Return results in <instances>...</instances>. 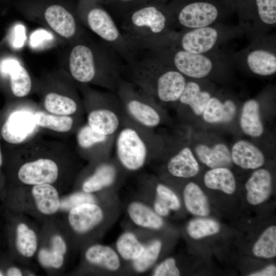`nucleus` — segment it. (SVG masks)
<instances>
[{"mask_svg": "<svg viewBox=\"0 0 276 276\" xmlns=\"http://www.w3.org/2000/svg\"><path fill=\"white\" fill-rule=\"evenodd\" d=\"M121 57L107 45L83 38L71 43L66 64L78 82L98 85L116 93L123 79Z\"/></svg>", "mask_w": 276, "mask_h": 276, "instance_id": "nucleus-1", "label": "nucleus"}, {"mask_svg": "<svg viewBox=\"0 0 276 276\" xmlns=\"http://www.w3.org/2000/svg\"><path fill=\"white\" fill-rule=\"evenodd\" d=\"M129 81L158 103H176L187 78L147 50L126 62Z\"/></svg>", "mask_w": 276, "mask_h": 276, "instance_id": "nucleus-2", "label": "nucleus"}, {"mask_svg": "<svg viewBox=\"0 0 276 276\" xmlns=\"http://www.w3.org/2000/svg\"><path fill=\"white\" fill-rule=\"evenodd\" d=\"M120 29L140 52L173 43L178 31L168 7L151 4L133 9L123 17Z\"/></svg>", "mask_w": 276, "mask_h": 276, "instance_id": "nucleus-3", "label": "nucleus"}, {"mask_svg": "<svg viewBox=\"0 0 276 276\" xmlns=\"http://www.w3.org/2000/svg\"><path fill=\"white\" fill-rule=\"evenodd\" d=\"M163 146L153 130L139 125L126 114L115 135L113 149L117 163L125 170L135 172L159 154Z\"/></svg>", "mask_w": 276, "mask_h": 276, "instance_id": "nucleus-4", "label": "nucleus"}, {"mask_svg": "<svg viewBox=\"0 0 276 276\" xmlns=\"http://www.w3.org/2000/svg\"><path fill=\"white\" fill-rule=\"evenodd\" d=\"M147 50L187 79L193 80H202L216 73L228 72L235 66L231 55L221 50L195 54L173 44Z\"/></svg>", "mask_w": 276, "mask_h": 276, "instance_id": "nucleus-5", "label": "nucleus"}, {"mask_svg": "<svg viewBox=\"0 0 276 276\" xmlns=\"http://www.w3.org/2000/svg\"><path fill=\"white\" fill-rule=\"evenodd\" d=\"M22 12L39 19L54 33L71 43L84 37L81 23L64 2L60 0H22Z\"/></svg>", "mask_w": 276, "mask_h": 276, "instance_id": "nucleus-6", "label": "nucleus"}, {"mask_svg": "<svg viewBox=\"0 0 276 276\" xmlns=\"http://www.w3.org/2000/svg\"><path fill=\"white\" fill-rule=\"evenodd\" d=\"M77 15L81 23L98 36L126 62L132 59L139 51L124 36L110 14L94 5H80Z\"/></svg>", "mask_w": 276, "mask_h": 276, "instance_id": "nucleus-7", "label": "nucleus"}, {"mask_svg": "<svg viewBox=\"0 0 276 276\" xmlns=\"http://www.w3.org/2000/svg\"><path fill=\"white\" fill-rule=\"evenodd\" d=\"M169 9L178 31L223 23L235 10L230 0H185Z\"/></svg>", "mask_w": 276, "mask_h": 276, "instance_id": "nucleus-8", "label": "nucleus"}, {"mask_svg": "<svg viewBox=\"0 0 276 276\" xmlns=\"http://www.w3.org/2000/svg\"><path fill=\"white\" fill-rule=\"evenodd\" d=\"M116 94L125 114L139 125L154 130L163 123L159 103L129 81L123 79Z\"/></svg>", "mask_w": 276, "mask_h": 276, "instance_id": "nucleus-9", "label": "nucleus"}, {"mask_svg": "<svg viewBox=\"0 0 276 276\" xmlns=\"http://www.w3.org/2000/svg\"><path fill=\"white\" fill-rule=\"evenodd\" d=\"M243 34L239 25L218 23L178 31L172 44L188 52L204 54L220 50V45Z\"/></svg>", "mask_w": 276, "mask_h": 276, "instance_id": "nucleus-10", "label": "nucleus"}, {"mask_svg": "<svg viewBox=\"0 0 276 276\" xmlns=\"http://www.w3.org/2000/svg\"><path fill=\"white\" fill-rule=\"evenodd\" d=\"M85 97L94 107L88 111L87 124L99 133L116 135L126 114L116 93L87 91Z\"/></svg>", "mask_w": 276, "mask_h": 276, "instance_id": "nucleus-11", "label": "nucleus"}, {"mask_svg": "<svg viewBox=\"0 0 276 276\" xmlns=\"http://www.w3.org/2000/svg\"><path fill=\"white\" fill-rule=\"evenodd\" d=\"M231 56L235 65H242L255 75H273L276 73L275 38L267 34L255 38L246 48Z\"/></svg>", "mask_w": 276, "mask_h": 276, "instance_id": "nucleus-12", "label": "nucleus"}, {"mask_svg": "<svg viewBox=\"0 0 276 276\" xmlns=\"http://www.w3.org/2000/svg\"><path fill=\"white\" fill-rule=\"evenodd\" d=\"M239 25L251 39L267 35L276 26V0H244L236 4Z\"/></svg>", "mask_w": 276, "mask_h": 276, "instance_id": "nucleus-13", "label": "nucleus"}, {"mask_svg": "<svg viewBox=\"0 0 276 276\" xmlns=\"http://www.w3.org/2000/svg\"><path fill=\"white\" fill-rule=\"evenodd\" d=\"M59 168L56 163L49 158H39L23 164L18 169L19 180L27 185L52 184L58 178Z\"/></svg>", "mask_w": 276, "mask_h": 276, "instance_id": "nucleus-14", "label": "nucleus"}, {"mask_svg": "<svg viewBox=\"0 0 276 276\" xmlns=\"http://www.w3.org/2000/svg\"><path fill=\"white\" fill-rule=\"evenodd\" d=\"M37 126L33 114L24 111L12 113L1 129L3 138L7 142L17 144L24 142L33 134Z\"/></svg>", "mask_w": 276, "mask_h": 276, "instance_id": "nucleus-15", "label": "nucleus"}, {"mask_svg": "<svg viewBox=\"0 0 276 276\" xmlns=\"http://www.w3.org/2000/svg\"><path fill=\"white\" fill-rule=\"evenodd\" d=\"M7 217V231L11 251H15L26 258L32 257L38 246L35 232L25 223H15L8 213Z\"/></svg>", "mask_w": 276, "mask_h": 276, "instance_id": "nucleus-16", "label": "nucleus"}, {"mask_svg": "<svg viewBox=\"0 0 276 276\" xmlns=\"http://www.w3.org/2000/svg\"><path fill=\"white\" fill-rule=\"evenodd\" d=\"M102 208L95 202H86L76 206L70 210L68 222L71 228L78 234L87 233L103 220Z\"/></svg>", "mask_w": 276, "mask_h": 276, "instance_id": "nucleus-17", "label": "nucleus"}, {"mask_svg": "<svg viewBox=\"0 0 276 276\" xmlns=\"http://www.w3.org/2000/svg\"><path fill=\"white\" fill-rule=\"evenodd\" d=\"M231 154L232 163L243 169L255 170L265 163L262 151L249 141L241 140L232 147Z\"/></svg>", "mask_w": 276, "mask_h": 276, "instance_id": "nucleus-18", "label": "nucleus"}, {"mask_svg": "<svg viewBox=\"0 0 276 276\" xmlns=\"http://www.w3.org/2000/svg\"><path fill=\"white\" fill-rule=\"evenodd\" d=\"M169 174L180 178L194 177L199 172V165L188 146H183L172 155L167 163Z\"/></svg>", "mask_w": 276, "mask_h": 276, "instance_id": "nucleus-19", "label": "nucleus"}, {"mask_svg": "<svg viewBox=\"0 0 276 276\" xmlns=\"http://www.w3.org/2000/svg\"><path fill=\"white\" fill-rule=\"evenodd\" d=\"M247 202L253 205L265 201L270 196L272 189V178L265 169H257L252 173L245 184Z\"/></svg>", "mask_w": 276, "mask_h": 276, "instance_id": "nucleus-20", "label": "nucleus"}, {"mask_svg": "<svg viewBox=\"0 0 276 276\" xmlns=\"http://www.w3.org/2000/svg\"><path fill=\"white\" fill-rule=\"evenodd\" d=\"M2 73L10 77L13 94L19 98L27 96L32 88V80L27 70L15 59L5 60L1 66Z\"/></svg>", "mask_w": 276, "mask_h": 276, "instance_id": "nucleus-21", "label": "nucleus"}, {"mask_svg": "<svg viewBox=\"0 0 276 276\" xmlns=\"http://www.w3.org/2000/svg\"><path fill=\"white\" fill-rule=\"evenodd\" d=\"M118 175V170L115 163L109 159L104 160L84 180L82 189L87 193L98 192L113 185Z\"/></svg>", "mask_w": 276, "mask_h": 276, "instance_id": "nucleus-22", "label": "nucleus"}, {"mask_svg": "<svg viewBox=\"0 0 276 276\" xmlns=\"http://www.w3.org/2000/svg\"><path fill=\"white\" fill-rule=\"evenodd\" d=\"M195 153L201 163L210 169L227 167L232 164L231 150L222 143L210 147L199 144L195 147Z\"/></svg>", "mask_w": 276, "mask_h": 276, "instance_id": "nucleus-23", "label": "nucleus"}, {"mask_svg": "<svg viewBox=\"0 0 276 276\" xmlns=\"http://www.w3.org/2000/svg\"><path fill=\"white\" fill-rule=\"evenodd\" d=\"M115 135H106L98 133L87 124L81 127L76 135L79 147L83 150L98 148L106 157L113 149Z\"/></svg>", "mask_w": 276, "mask_h": 276, "instance_id": "nucleus-24", "label": "nucleus"}, {"mask_svg": "<svg viewBox=\"0 0 276 276\" xmlns=\"http://www.w3.org/2000/svg\"><path fill=\"white\" fill-rule=\"evenodd\" d=\"M237 106L231 99L222 101L216 97H211L202 113L204 121L210 124L231 122L236 113Z\"/></svg>", "mask_w": 276, "mask_h": 276, "instance_id": "nucleus-25", "label": "nucleus"}, {"mask_svg": "<svg viewBox=\"0 0 276 276\" xmlns=\"http://www.w3.org/2000/svg\"><path fill=\"white\" fill-rule=\"evenodd\" d=\"M212 97L210 93L203 89L195 80H187L183 90L176 103L188 106L196 116L202 115L203 110Z\"/></svg>", "mask_w": 276, "mask_h": 276, "instance_id": "nucleus-26", "label": "nucleus"}, {"mask_svg": "<svg viewBox=\"0 0 276 276\" xmlns=\"http://www.w3.org/2000/svg\"><path fill=\"white\" fill-rule=\"evenodd\" d=\"M31 194L36 208L42 214L52 215L60 209L58 192L51 184L34 185L32 188Z\"/></svg>", "mask_w": 276, "mask_h": 276, "instance_id": "nucleus-27", "label": "nucleus"}, {"mask_svg": "<svg viewBox=\"0 0 276 276\" xmlns=\"http://www.w3.org/2000/svg\"><path fill=\"white\" fill-rule=\"evenodd\" d=\"M239 124L242 131L249 136L258 137L262 135L264 126L261 118L259 104L256 100L249 99L244 102Z\"/></svg>", "mask_w": 276, "mask_h": 276, "instance_id": "nucleus-28", "label": "nucleus"}, {"mask_svg": "<svg viewBox=\"0 0 276 276\" xmlns=\"http://www.w3.org/2000/svg\"><path fill=\"white\" fill-rule=\"evenodd\" d=\"M205 186L209 189L219 190L231 195L236 190V181L234 174L227 167L210 169L203 177Z\"/></svg>", "mask_w": 276, "mask_h": 276, "instance_id": "nucleus-29", "label": "nucleus"}, {"mask_svg": "<svg viewBox=\"0 0 276 276\" xmlns=\"http://www.w3.org/2000/svg\"><path fill=\"white\" fill-rule=\"evenodd\" d=\"M89 263L114 271L120 267V260L117 253L110 246L96 244L90 246L85 254Z\"/></svg>", "mask_w": 276, "mask_h": 276, "instance_id": "nucleus-30", "label": "nucleus"}, {"mask_svg": "<svg viewBox=\"0 0 276 276\" xmlns=\"http://www.w3.org/2000/svg\"><path fill=\"white\" fill-rule=\"evenodd\" d=\"M183 201L187 211L192 215L204 217L210 213L208 198L195 182L188 183L183 190Z\"/></svg>", "mask_w": 276, "mask_h": 276, "instance_id": "nucleus-31", "label": "nucleus"}, {"mask_svg": "<svg viewBox=\"0 0 276 276\" xmlns=\"http://www.w3.org/2000/svg\"><path fill=\"white\" fill-rule=\"evenodd\" d=\"M127 212L132 222L142 227L158 229L164 224L161 216L143 203L136 201L130 203Z\"/></svg>", "mask_w": 276, "mask_h": 276, "instance_id": "nucleus-32", "label": "nucleus"}, {"mask_svg": "<svg viewBox=\"0 0 276 276\" xmlns=\"http://www.w3.org/2000/svg\"><path fill=\"white\" fill-rule=\"evenodd\" d=\"M43 104L49 113L58 116H70L75 113L78 109L77 101L73 96L55 91L46 94Z\"/></svg>", "mask_w": 276, "mask_h": 276, "instance_id": "nucleus-33", "label": "nucleus"}, {"mask_svg": "<svg viewBox=\"0 0 276 276\" xmlns=\"http://www.w3.org/2000/svg\"><path fill=\"white\" fill-rule=\"evenodd\" d=\"M155 194L153 210L160 216H167L170 211H176L180 208V202L178 196L164 184L158 183L156 185Z\"/></svg>", "mask_w": 276, "mask_h": 276, "instance_id": "nucleus-34", "label": "nucleus"}, {"mask_svg": "<svg viewBox=\"0 0 276 276\" xmlns=\"http://www.w3.org/2000/svg\"><path fill=\"white\" fill-rule=\"evenodd\" d=\"M36 125L58 132H66L73 128L74 119L71 116H58L37 111L34 114Z\"/></svg>", "mask_w": 276, "mask_h": 276, "instance_id": "nucleus-35", "label": "nucleus"}, {"mask_svg": "<svg viewBox=\"0 0 276 276\" xmlns=\"http://www.w3.org/2000/svg\"><path fill=\"white\" fill-rule=\"evenodd\" d=\"M116 247L119 255L125 260L134 261L144 250V246L132 233L122 234L116 242Z\"/></svg>", "mask_w": 276, "mask_h": 276, "instance_id": "nucleus-36", "label": "nucleus"}, {"mask_svg": "<svg viewBox=\"0 0 276 276\" xmlns=\"http://www.w3.org/2000/svg\"><path fill=\"white\" fill-rule=\"evenodd\" d=\"M257 257L270 259L276 256V226L267 227L252 247Z\"/></svg>", "mask_w": 276, "mask_h": 276, "instance_id": "nucleus-37", "label": "nucleus"}, {"mask_svg": "<svg viewBox=\"0 0 276 276\" xmlns=\"http://www.w3.org/2000/svg\"><path fill=\"white\" fill-rule=\"evenodd\" d=\"M220 230L218 222L210 218H199L190 221L187 232L190 237L200 239L217 234Z\"/></svg>", "mask_w": 276, "mask_h": 276, "instance_id": "nucleus-38", "label": "nucleus"}, {"mask_svg": "<svg viewBox=\"0 0 276 276\" xmlns=\"http://www.w3.org/2000/svg\"><path fill=\"white\" fill-rule=\"evenodd\" d=\"M162 243L158 240L151 242L140 256L133 261L134 269L137 272H144L151 267L158 258L161 251Z\"/></svg>", "mask_w": 276, "mask_h": 276, "instance_id": "nucleus-39", "label": "nucleus"}, {"mask_svg": "<svg viewBox=\"0 0 276 276\" xmlns=\"http://www.w3.org/2000/svg\"><path fill=\"white\" fill-rule=\"evenodd\" d=\"M39 262L43 266L59 268L63 264L64 255L53 251L51 248L41 249L38 255Z\"/></svg>", "mask_w": 276, "mask_h": 276, "instance_id": "nucleus-40", "label": "nucleus"}, {"mask_svg": "<svg viewBox=\"0 0 276 276\" xmlns=\"http://www.w3.org/2000/svg\"><path fill=\"white\" fill-rule=\"evenodd\" d=\"M86 202H96L91 193L79 192L74 193L60 201V209L70 210L73 208Z\"/></svg>", "mask_w": 276, "mask_h": 276, "instance_id": "nucleus-41", "label": "nucleus"}, {"mask_svg": "<svg viewBox=\"0 0 276 276\" xmlns=\"http://www.w3.org/2000/svg\"><path fill=\"white\" fill-rule=\"evenodd\" d=\"M180 271L173 258H168L161 262L155 269L153 275L154 276H178Z\"/></svg>", "mask_w": 276, "mask_h": 276, "instance_id": "nucleus-42", "label": "nucleus"}, {"mask_svg": "<svg viewBox=\"0 0 276 276\" xmlns=\"http://www.w3.org/2000/svg\"><path fill=\"white\" fill-rule=\"evenodd\" d=\"M51 249L63 255L67 251V245L63 238L59 235L53 236L51 239Z\"/></svg>", "mask_w": 276, "mask_h": 276, "instance_id": "nucleus-43", "label": "nucleus"}, {"mask_svg": "<svg viewBox=\"0 0 276 276\" xmlns=\"http://www.w3.org/2000/svg\"><path fill=\"white\" fill-rule=\"evenodd\" d=\"M275 275L276 267L274 265H269L261 270L249 274L250 276H275Z\"/></svg>", "mask_w": 276, "mask_h": 276, "instance_id": "nucleus-44", "label": "nucleus"}, {"mask_svg": "<svg viewBox=\"0 0 276 276\" xmlns=\"http://www.w3.org/2000/svg\"><path fill=\"white\" fill-rule=\"evenodd\" d=\"M13 44L14 47H18L22 44V26H17L14 31Z\"/></svg>", "mask_w": 276, "mask_h": 276, "instance_id": "nucleus-45", "label": "nucleus"}, {"mask_svg": "<svg viewBox=\"0 0 276 276\" xmlns=\"http://www.w3.org/2000/svg\"><path fill=\"white\" fill-rule=\"evenodd\" d=\"M120 3L124 4H141V6L148 5L147 3L148 0H119Z\"/></svg>", "mask_w": 276, "mask_h": 276, "instance_id": "nucleus-46", "label": "nucleus"}, {"mask_svg": "<svg viewBox=\"0 0 276 276\" xmlns=\"http://www.w3.org/2000/svg\"><path fill=\"white\" fill-rule=\"evenodd\" d=\"M3 165V157H2V154L0 148V169L2 167Z\"/></svg>", "mask_w": 276, "mask_h": 276, "instance_id": "nucleus-47", "label": "nucleus"}, {"mask_svg": "<svg viewBox=\"0 0 276 276\" xmlns=\"http://www.w3.org/2000/svg\"><path fill=\"white\" fill-rule=\"evenodd\" d=\"M232 1V2L233 3V4L235 5L236 4L241 2L244 0H230Z\"/></svg>", "mask_w": 276, "mask_h": 276, "instance_id": "nucleus-48", "label": "nucleus"}]
</instances>
